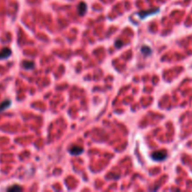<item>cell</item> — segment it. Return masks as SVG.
Segmentation results:
<instances>
[{
	"label": "cell",
	"mask_w": 192,
	"mask_h": 192,
	"mask_svg": "<svg viewBox=\"0 0 192 192\" xmlns=\"http://www.w3.org/2000/svg\"><path fill=\"white\" fill-rule=\"evenodd\" d=\"M23 189L21 186H10V187H9L8 189V190L9 191H13V190H22Z\"/></svg>",
	"instance_id": "obj_9"
},
{
	"label": "cell",
	"mask_w": 192,
	"mask_h": 192,
	"mask_svg": "<svg viewBox=\"0 0 192 192\" xmlns=\"http://www.w3.org/2000/svg\"><path fill=\"white\" fill-rule=\"evenodd\" d=\"M115 46H116L117 48H118V47H122V46H123V42H122L121 40H116V41H115Z\"/></svg>",
	"instance_id": "obj_10"
},
{
	"label": "cell",
	"mask_w": 192,
	"mask_h": 192,
	"mask_svg": "<svg viewBox=\"0 0 192 192\" xmlns=\"http://www.w3.org/2000/svg\"><path fill=\"white\" fill-rule=\"evenodd\" d=\"M11 55V51L9 48H4L1 52H0V60L1 59H6Z\"/></svg>",
	"instance_id": "obj_3"
},
{
	"label": "cell",
	"mask_w": 192,
	"mask_h": 192,
	"mask_svg": "<svg viewBox=\"0 0 192 192\" xmlns=\"http://www.w3.org/2000/svg\"><path fill=\"white\" fill-rule=\"evenodd\" d=\"M159 10V9H154L151 10H145V11H141L138 13V15L140 16L141 19H145L149 15H153V14H156L157 12Z\"/></svg>",
	"instance_id": "obj_2"
},
{
	"label": "cell",
	"mask_w": 192,
	"mask_h": 192,
	"mask_svg": "<svg viewBox=\"0 0 192 192\" xmlns=\"http://www.w3.org/2000/svg\"><path fill=\"white\" fill-rule=\"evenodd\" d=\"M23 67H24V69H33L35 67V64H34V62H32V61H24Z\"/></svg>",
	"instance_id": "obj_7"
},
{
	"label": "cell",
	"mask_w": 192,
	"mask_h": 192,
	"mask_svg": "<svg viewBox=\"0 0 192 192\" xmlns=\"http://www.w3.org/2000/svg\"><path fill=\"white\" fill-rule=\"evenodd\" d=\"M86 10H87V6H86V4L85 2H82V3L79 4V6H78V12H79V14H80V15H85Z\"/></svg>",
	"instance_id": "obj_5"
},
{
	"label": "cell",
	"mask_w": 192,
	"mask_h": 192,
	"mask_svg": "<svg viewBox=\"0 0 192 192\" xmlns=\"http://www.w3.org/2000/svg\"><path fill=\"white\" fill-rule=\"evenodd\" d=\"M167 157H168V153H167L166 150H160V151L154 152L151 155L152 159L155 161H162L166 159Z\"/></svg>",
	"instance_id": "obj_1"
},
{
	"label": "cell",
	"mask_w": 192,
	"mask_h": 192,
	"mask_svg": "<svg viewBox=\"0 0 192 192\" xmlns=\"http://www.w3.org/2000/svg\"><path fill=\"white\" fill-rule=\"evenodd\" d=\"M82 152H83V148L79 147V146H74L69 149V153L71 154L72 156H79Z\"/></svg>",
	"instance_id": "obj_4"
},
{
	"label": "cell",
	"mask_w": 192,
	"mask_h": 192,
	"mask_svg": "<svg viewBox=\"0 0 192 192\" xmlns=\"http://www.w3.org/2000/svg\"><path fill=\"white\" fill-rule=\"evenodd\" d=\"M10 104H11V101H10V99H8V101H5L4 102H2L1 104H0V112H2L3 111L7 110L8 108L10 106Z\"/></svg>",
	"instance_id": "obj_6"
},
{
	"label": "cell",
	"mask_w": 192,
	"mask_h": 192,
	"mask_svg": "<svg viewBox=\"0 0 192 192\" xmlns=\"http://www.w3.org/2000/svg\"><path fill=\"white\" fill-rule=\"evenodd\" d=\"M141 53H143L145 56L148 55H150V53H152V52H151V49H150L148 46H143V47H141Z\"/></svg>",
	"instance_id": "obj_8"
}]
</instances>
